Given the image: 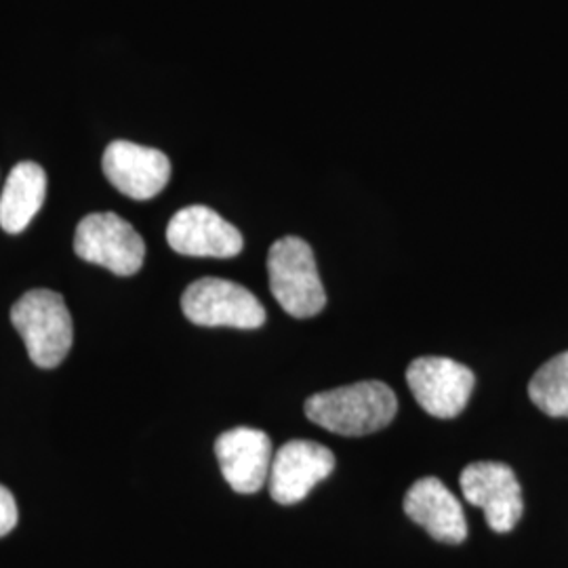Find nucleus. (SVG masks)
I'll return each instance as SVG.
<instances>
[{"instance_id":"obj_3","label":"nucleus","mask_w":568,"mask_h":568,"mask_svg":"<svg viewBox=\"0 0 568 568\" xmlns=\"http://www.w3.org/2000/svg\"><path fill=\"white\" fill-rule=\"evenodd\" d=\"M11 323L20 333L30 361L41 368L60 366L74 339L72 316L60 293L34 288L11 307Z\"/></svg>"},{"instance_id":"obj_6","label":"nucleus","mask_w":568,"mask_h":568,"mask_svg":"<svg viewBox=\"0 0 568 568\" xmlns=\"http://www.w3.org/2000/svg\"><path fill=\"white\" fill-rule=\"evenodd\" d=\"M406 384L417 405L427 415L438 419H455L469 403L476 377L471 368L457 361L443 356H422L406 368Z\"/></svg>"},{"instance_id":"obj_10","label":"nucleus","mask_w":568,"mask_h":568,"mask_svg":"<svg viewBox=\"0 0 568 568\" xmlns=\"http://www.w3.org/2000/svg\"><path fill=\"white\" fill-rule=\"evenodd\" d=\"M103 173L124 196L150 201L171 180V161L161 150L140 143L112 142L103 152Z\"/></svg>"},{"instance_id":"obj_1","label":"nucleus","mask_w":568,"mask_h":568,"mask_svg":"<svg viewBox=\"0 0 568 568\" xmlns=\"http://www.w3.org/2000/svg\"><path fill=\"white\" fill-rule=\"evenodd\" d=\"M304 410L312 424L326 432L356 438L389 426L398 413V400L386 384L361 382L310 396Z\"/></svg>"},{"instance_id":"obj_2","label":"nucleus","mask_w":568,"mask_h":568,"mask_svg":"<svg viewBox=\"0 0 568 568\" xmlns=\"http://www.w3.org/2000/svg\"><path fill=\"white\" fill-rule=\"evenodd\" d=\"M267 276L274 300L293 318H312L325 310L326 293L312 246L284 236L267 253Z\"/></svg>"},{"instance_id":"obj_4","label":"nucleus","mask_w":568,"mask_h":568,"mask_svg":"<svg viewBox=\"0 0 568 568\" xmlns=\"http://www.w3.org/2000/svg\"><path fill=\"white\" fill-rule=\"evenodd\" d=\"M74 251L82 262L102 265L116 276L138 274L145 260V243L140 232L116 213H91L82 217L74 236Z\"/></svg>"},{"instance_id":"obj_12","label":"nucleus","mask_w":568,"mask_h":568,"mask_svg":"<svg viewBox=\"0 0 568 568\" xmlns=\"http://www.w3.org/2000/svg\"><path fill=\"white\" fill-rule=\"evenodd\" d=\"M405 514L427 535L443 544H464L467 537L466 514L445 483L434 476L417 480L406 490Z\"/></svg>"},{"instance_id":"obj_15","label":"nucleus","mask_w":568,"mask_h":568,"mask_svg":"<svg viewBox=\"0 0 568 568\" xmlns=\"http://www.w3.org/2000/svg\"><path fill=\"white\" fill-rule=\"evenodd\" d=\"M18 520H20V511H18L16 497L11 495L9 488L0 485V537L9 535L13 528L18 527Z\"/></svg>"},{"instance_id":"obj_11","label":"nucleus","mask_w":568,"mask_h":568,"mask_svg":"<svg viewBox=\"0 0 568 568\" xmlns=\"http://www.w3.org/2000/svg\"><path fill=\"white\" fill-rule=\"evenodd\" d=\"M215 455L225 483L236 493L262 490L272 467V440L255 427H234L215 440Z\"/></svg>"},{"instance_id":"obj_14","label":"nucleus","mask_w":568,"mask_h":568,"mask_svg":"<svg viewBox=\"0 0 568 568\" xmlns=\"http://www.w3.org/2000/svg\"><path fill=\"white\" fill-rule=\"evenodd\" d=\"M528 396L541 413L568 419V352L554 356L532 375Z\"/></svg>"},{"instance_id":"obj_5","label":"nucleus","mask_w":568,"mask_h":568,"mask_svg":"<svg viewBox=\"0 0 568 568\" xmlns=\"http://www.w3.org/2000/svg\"><path fill=\"white\" fill-rule=\"evenodd\" d=\"M183 316L199 326L260 328L265 323L262 302L243 284L224 278H201L182 295Z\"/></svg>"},{"instance_id":"obj_9","label":"nucleus","mask_w":568,"mask_h":568,"mask_svg":"<svg viewBox=\"0 0 568 568\" xmlns=\"http://www.w3.org/2000/svg\"><path fill=\"white\" fill-rule=\"evenodd\" d=\"M335 469V455L331 448L312 440H291L272 459L270 495L281 506H295L304 501L310 490L326 480Z\"/></svg>"},{"instance_id":"obj_13","label":"nucleus","mask_w":568,"mask_h":568,"mask_svg":"<svg viewBox=\"0 0 568 568\" xmlns=\"http://www.w3.org/2000/svg\"><path fill=\"white\" fill-rule=\"evenodd\" d=\"M47 196V173L41 164H16L0 194V227L21 234L41 211Z\"/></svg>"},{"instance_id":"obj_7","label":"nucleus","mask_w":568,"mask_h":568,"mask_svg":"<svg viewBox=\"0 0 568 568\" xmlns=\"http://www.w3.org/2000/svg\"><path fill=\"white\" fill-rule=\"evenodd\" d=\"M462 493L467 504L485 511L495 532H509L525 514L523 487L511 467L499 462H476L462 471Z\"/></svg>"},{"instance_id":"obj_8","label":"nucleus","mask_w":568,"mask_h":568,"mask_svg":"<svg viewBox=\"0 0 568 568\" xmlns=\"http://www.w3.org/2000/svg\"><path fill=\"white\" fill-rule=\"evenodd\" d=\"M166 243L180 255L217 260L236 257L244 246L239 227L204 204L185 206L171 217L166 225Z\"/></svg>"}]
</instances>
